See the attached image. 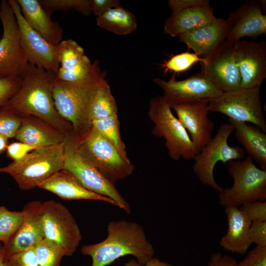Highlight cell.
Here are the masks:
<instances>
[{
  "mask_svg": "<svg viewBox=\"0 0 266 266\" xmlns=\"http://www.w3.org/2000/svg\"><path fill=\"white\" fill-rule=\"evenodd\" d=\"M39 214L44 238L61 246L66 256H71L81 241L82 235L69 210L60 202L48 200L42 202Z\"/></svg>",
  "mask_w": 266,
  "mask_h": 266,
  "instance_id": "obj_11",
  "label": "cell"
},
{
  "mask_svg": "<svg viewBox=\"0 0 266 266\" xmlns=\"http://www.w3.org/2000/svg\"><path fill=\"white\" fill-rule=\"evenodd\" d=\"M41 5L51 15L56 11L75 10L86 16L91 14L90 0H38Z\"/></svg>",
  "mask_w": 266,
  "mask_h": 266,
  "instance_id": "obj_33",
  "label": "cell"
},
{
  "mask_svg": "<svg viewBox=\"0 0 266 266\" xmlns=\"http://www.w3.org/2000/svg\"><path fill=\"white\" fill-rule=\"evenodd\" d=\"M227 19L232 27L226 40L233 45L242 37L257 38L266 33V15L262 12L260 1L244 2Z\"/></svg>",
  "mask_w": 266,
  "mask_h": 266,
  "instance_id": "obj_19",
  "label": "cell"
},
{
  "mask_svg": "<svg viewBox=\"0 0 266 266\" xmlns=\"http://www.w3.org/2000/svg\"><path fill=\"white\" fill-rule=\"evenodd\" d=\"M22 117L7 109L0 108V134L8 138L15 137Z\"/></svg>",
  "mask_w": 266,
  "mask_h": 266,
  "instance_id": "obj_35",
  "label": "cell"
},
{
  "mask_svg": "<svg viewBox=\"0 0 266 266\" xmlns=\"http://www.w3.org/2000/svg\"><path fill=\"white\" fill-rule=\"evenodd\" d=\"M66 134L41 120L31 116H23L15 138L37 148L60 143Z\"/></svg>",
  "mask_w": 266,
  "mask_h": 266,
  "instance_id": "obj_26",
  "label": "cell"
},
{
  "mask_svg": "<svg viewBox=\"0 0 266 266\" xmlns=\"http://www.w3.org/2000/svg\"><path fill=\"white\" fill-rule=\"evenodd\" d=\"M208 105L209 111L222 113L233 120L254 125L266 133V120L259 87L223 92L220 96L208 100Z\"/></svg>",
  "mask_w": 266,
  "mask_h": 266,
  "instance_id": "obj_10",
  "label": "cell"
},
{
  "mask_svg": "<svg viewBox=\"0 0 266 266\" xmlns=\"http://www.w3.org/2000/svg\"><path fill=\"white\" fill-rule=\"evenodd\" d=\"M38 187L66 200H93L117 206L112 199L86 189L69 171L63 169L40 184Z\"/></svg>",
  "mask_w": 266,
  "mask_h": 266,
  "instance_id": "obj_22",
  "label": "cell"
},
{
  "mask_svg": "<svg viewBox=\"0 0 266 266\" xmlns=\"http://www.w3.org/2000/svg\"><path fill=\"white\" fill-rule=\"evenodd\" d=\"M0 20L3 29L0 39V79L21 76L29 63L21 43L17 21L8 0L0 2Z\"/></svg>",
  "mask_w": 266,
  "mask_h": 266,
  "instance_id": "obj_12",
  "label": "cell"
},
{
  "mask_svg": "<svg viewBox=\"0 0 266 266\" xmlns=\"http://www.w3.org/2000/svg\"><path fill=\"white\" fill-rule=\"evenodd\" d=\"M124 266H173L172 264L162 261L157 258L153 257L145 265H141L137 261L132 259L124 264Z\"/></svg>",
  "mask_w": 266,
  "mask_h": 266,
  "instance_id": "obj_45",
  "label": "cell"
},
{
  "mask_svg": "<svg viewBox=\"0 0 266 266\" xmlns=\"http://www.w3.org/2000/svg\"><path fill=\"white\" fill-rule=\"evenodd\" d=\"M21 83V76L0 79V108L17 92Z\"/></svg>",
  "mask_w": 266,
  "mask_h": 266,
  "instance_id": "obj_38",
  "label": "cell"
},
{
  "mask_svg": "<svg viewBox=\"0 0 266 266\" xmlns=\"http://www.w3.org/2000/svg\"><path fill=\"white\" fill-rule=\"evenodd\" d=\"M19 27L22 46L29 64L56 74L59 67L58 45L46 41L27 23L16 0H8Z\"/></svg>",
  "mask_w": 266,
  "mask_h": 266,
  "instance_id": "obj_13",
  "label": "cell"
},
{
  "mask_svg": "<svg viewBox=\"0 0 266 266\" xmlns=\"http://www.w3.org/2000/svg\"><path fill=\"white\" fill-rule=\"evenodd\" d=\"M225 213L228 230L221 238L219 244L223 249L232 253L244 254L252 244L249 237L252 222L239 207L227 206Z\"/></svg>",
  "mask_w": 266,
  "mask_h": 266,
  "instance_id": "obj_24",
  "label": "cell"
},
{
  "mask_svg": "<svg viewBox=\"0 0 266 266\" xmlns=\"http://www.w3.org/2000/svg\"><path fill=\"white\" fill-rule=\"evenodd\" d=\"M3 262L2 244L0 242V266H4Z\"/></svg>",
  "mask_w": 266,
  "mask_h": 266,
  "instance_id": "obj_47",
  "label": "cell"
},
{
  "mask_svg": "<svg viewBox=\"0 0 266 266\" xmlns=\"http://www.w3.org/2000/svg\"><path fill=\"white\" fill-rule=\"evenodd\" d=\"M235 131V137L253 161L266 170V133L247 123L229 119Z\"/></svg>",
  "mask_w": 266,
  "mask_h": 266,
  "instance_id": "obj_27",
  "label": "cell"
},
{
  "mask_svg": "<svg viewBox=\"0 0 266 266\" xmlns=\"http://www.w3.org/2000/svg\"><path fill=\"white\" fill-rule=\"evenodd\" d=\"M93 69L84 80L76 82L55 79L53 97L55 107L62 118L69 122L76 138L84 135L92 128L90 118L91 105L100 82L106 73L96 61Z\"/></svg>",
  "mask_w": 266,
  "mask_h": 266,
  "instance_id": "obj_3",
  "label": "cell"
},
{
  "mask_svg": "<svg viewBox=\"0 0 266 266\" xmlns=\"http://www.w3.org/2000/svg\"><path fill=\"white\" fill-rule=\"evenodd\" d=\"M76 149L83 159L94 166L106 179L115 184L130 176L134 167L97 129L75 137Z\"/></svg>",
  "mask_w": 266,
  "mask_h": 266,
  "instance_id": "obj_5",
  "label": "cell"
},
{
  "mask_svg": "<svg viewBox=\"0 0 266 266\" xmlns=\"http://www.w3.org/2000/svg\"><path fill=\"white\" fill-rule=\"evenodd\" d=\"M64 140L34 149L24 157L0 167V172L11 175L23 190H30L64 169Z\"/></svg>",
  "mask_w": 266,
  "mask_h": 266,
  "instance_id": "obj_4",
  "label": "cell"
},
{
  "mask_svg": "<svg viewBox=\"0 0 266 266\" xmlns=\"http://www.w3.org/2000/svg\"><path fill=\"white\" fill-rule=\"evenodd\" d=\"M153 80L163 89V96L170 107L209 100L223 93L201 72L182 80H176L174 76L167 81L160 78Z\"/></svg>",
  "mask_w": 266,
  "mask_h": 266,
  "instance_id": "obj_14",
  "label": "cell"
},
{
  "mask_svg": "<svg viewBox=\"0 0 266 266\" xmlns=\"http://www.w3.org/2000/svg\"><path fill=\"white\" fill-rule=\"evenodd\" d=\"M89 6L92 12L98 16L110 8L121 5L118 0H90Z\"/></svg>",
  "mask_w": 266,
  "mask_h": 266,
  "instance_id": "obj_42",
  "label": "cell"
},
{
  "mask_svg": "<svg viewBox=\"0 0 266 266\" xmlns=\"http://www.w3.org/2000/svg\"><path fill=\"white\" fill-rule=\"evenodd\" d=\"M249 237L252 243L266 246V221L252 222L249 230Z\"/></svg>",
  "mask_w": 266,
  "mask_h": 266,
  "instance_id": "obj_40",
  "label": "cell"
},
{
  "mask_svg": "<svg viewBox=\"0 0 266 266\" xmlns=\"http://www.w3.org/2000/svg\"><path fill=\"white\" fill-rule=\"evenodd\" d=\"M231 27V23L227 19L216 17L205 26L178 37L180 41L192 49L194 53L205 58L226 40Z\"/></svg>",
  "mask_w": 266,
  "mask_h": 266,
  "instance_id": "obj_21",
  "label": "cell"
},
{
  "mask_svg": "<svg viewBox=\"0 0 266 266\" xmlns=\"http://www.w3.org/2000/svg\"><path fill=\"white\" fill-rule=\"evenodd\" d=\"M7 139V137L0 134V154L6 149Z\"/></svg>",
  "mask_w": 266,
  "mask_h": 266,
  "instance_id": "obj_46",
  "label": "cell"
},
{
  "mask_svg": "<svg viewBox=\"0 0 266 266\" xmlns=\"http://www.w3.org/2000/svg\"><path fill=\"white\" fill-rule=\"evenodd\" d=\"M4 266H40L34 247L16 253L3 262Z\"/></svg>",
  "mask_w": 266,
  "mask_h": 266,
  "instance_id": "obj_36",
  "label": "cell"
},
{
  "mask_svg": "<svg viewBox=\"0 0 266 266\" xmlns=\"http://www.w3.org/2000/svg\"><path fill=\"white\" fill-rule=\"evenodd\" d=\"M240 208L251 222L266 221V201L246 202Z\"/></svg>",
  "mask_w": 266,
  "mask_h": 266,
  "instance_id": "obj_37",
  "label": "cell"
},
{
  "mask_svg": "<svg viewBox=\"0 0 266 266\" xmlns=\"http://www.w3.org/2000/svg\"><path fill=\"white\" fill-rule=\"evenodd\" d=\"M96 23L99 27L119 35L130 34L137 26L134 14L121 6L110 8L97 16Z\"/></svg>",
  "mask_w": 266,
  "mask_h": 266,
  "instance_id": "obj_28",
  "label": "cell"
},
{
  "mask_svg": "<svg viewBox=\"0 0 266 266\" xmlns=\"http://www.w3.org/2000/svg\"><path fill=\"white\" fill-rule=\"evenodd\" d=\"M107 232L103 240L81 248L82 255L91 257V266H107L127 255L134 256L139 264L144 265L154 257V247L138 223L124 220L111 221Z\"/></svg>",
  "mask_w": 266,
  "mask_h": 266,
  "instance_id": "obj_2",
  "label": "cell"
},
{
  "mask_svg": "<svg viewBox=\"0 0 266 266\" xmlns=\"http://www.w3.org/2000/svg\"><path fill=\"white\" fill-rule=\"evenodd\" d=\"M233 50L240 88H260L266 77V41H239L233 45Z\"/></svg>",
  "mask_w": 266,
  "mask_h": 266,
  "instance_id": "obj_16",
  "label": "cell"
},
{
  "mask_svg": "<svg viewBox=\"0 0 266 266\" xmlns=\"http://www.w3.org/2000/svg\"><path fill=\"white\" fill-rule=\"evenodd\" d=\"M58 48L60 67L56 78L70 82L85 79L92 72L94 63L85 54L83 48L72 39L62 40Z\"/></svg>",
  "mask_w": 266,
  "mask_h": 266,
  "instance_id": "obj_20",
  "label": "cell"
},
{
  "mask_svg": "<svg viewBox=\"0 0 266 266\" xmlns=\"http://www.w3.org/2000/svg\"><path fill=\"white\" fill-rule=\"evenodd\" d=\"M21 77L19 89L0 108L37 118L66 135L73 133L71 124L55 106L52 90L56 74L29 63Z\"/></svg>",
  "mask_w": 266,
  "mask_h": 266,
  "instance_id": "obj_1",
  "label": "cell"
},
{
  "mask_svg": "<svg viewBox=\"0 0 266 266\" xmlns=\"http://www.w3.org/2000/svg\"><path fill=\"white\" fill-rule=\"evenodd\" d=\"M204 58L201 73L218 89L227 92L241 88L233 44L225 40Z\"/></svg>",
  "mask_w": 266,
  "mask_h": 266,
  "instance_id": "obj_15",
  "label": "cell"
},
{
  "mask_svg": "<svg viewBox=\"0 0 266 266\" xmlns=\"http://www.w3.org/2000/svg\"><path fill=\"white\" fill-rule=\"evenodd\" d=\"M234 131L233 126L223 123L217 133L195 156L193 170L200 181L220 192L223 188L216 182L214 169L218 162L226 164L232 160H241L245 157V150L239 146H231L228 139Z\"/></svg>",
  "mask_w": 266,
  "mask_h": 266,
  "instance_id": "obj_8",
  "label": "cell"
},
{
  "mask_svg": "<svg viewBox=\"0 0 266 266\" xmlns=\"http://www.w3.org/2000/svg\"><path fill=\"white\" fill-rule=\"evenodd\" d=\"M208 100L171 107L200 152L212 137L215 124L208 118Z\"/></svg>",
  "mask_w": 266,
  "mask_h": 266,
  "instance_id": "obj_17",
  "label": "cell"
},
{
  "mask_svg": "<svg viewBox=\"0 0 266 266\" xmlns=\"http://www.w3.org/2000/svg\"><path fill=\"white\" fill-rule=\"evenodd\" d=\"M227 164L233 184L219 192L220 205L239 207L248 202L266 201V170L257 167L249 156Z\"/></svg>",
  "mask_w": 266,
  "mask_h": 266,
  "instance_id": "obj_7",
  "label": "cell"
},
{
  "mask_svg": "<svg viewBox=\"0 0 266 266\" xmlns=\"http://www.w3.org/2000/svg\"><path fill=\"white\" fill-rule=\"evenodd\" d=\"M237 266H266V246L256 245Z\"/></svg>",
  "mask_w": 266,
  "mask_h": 266,
  "instance_id": "obj_39",
  "label": "cell"
},
{
  "mask_svg": "<svg viewBox=\"0 0 266 266\" xmlns=\"http://www.w3.org/2000/svg\"><path fill=\"white\" fill-rule=\"evenodd\" d=\"M92 124V127L106 138L124 158L129 159L126 146L121 139L117 114L103 119L93 120Z\"/></svg>",
  "mask_w": 266,
  "mask_h": 266,
  "instance_id": "obj_30",
  "label": "cell"
},
{
  "mask_svg": "<svg viewBox=\"0 0 266 266\" xmlns=\"http://www.w3.org/2000/svg\"><path fill=\"white\" fill-rule=\"evenodd\" d=\"M215 18L210 4L173 11L165 22L164 32L178 36L205 26Z\"/></svg>",
  "mask_w": 266,
  "mask_h": 266,
  "instance_id": "obj_25",
  "label": "cell"
},
{
  "mask_svg": "<svg viewBox=\"0 0 266 266\" xmlns=\"http://www.w3.org/2000/svg\"><path fill=\"white\" fill-rule=\"evenodd\" d=\"M118 107L116 100L111 94L109 85L106 79L98 86L90 110L91 122L103 119L117 114Z\"/></svg>",
  "mask_w": 266,
  "mask_h": 266,
  "instance_id": "obj_29",
  "label": "cell"
},
{
  "mask_svg": "<svg viewBox=\"0 0 266 266\" xmlns=\"http://www.w3.org/2000/svg\"><path fill=\"white\" fill-rule=\"evenodd\" d=\"M237 263L232 257L217 252L211 256L207 266H237Z\"/></svg>",
  "mask_w": 266,
  "mask_h": 266,
  "instance_id": "obj_44",
  "label": "cell"
},
{
  "mask_svg": "<svg viewBox=\"0 0 266 266\" xmlns=\"http://www.w3.org/2000/svg\"><path fill=\"white\" fill-rule=\"evenodd\" d=\"M148 115L154 125L152 134L165 139L168 155L172 160L178 161L181 157L194 159L199 152L163 96H156L150 100Z\"/></svg>",
  "mask_w": 266,
  "mask_h": 266,
  "instance_id": "obj_6",
  "label": "cell"
},
{
  "mask_svg": "<svg viewBox=\"0 0 266 266\" xmlns=\"http://www.w3.org/2000/svg\"><path fill=\"white\" fill-rule=\"evenodd\" d=\"M204 61V58H201L195 53L185 52L173 56L165 61L161 67L164 68L166 73L168 70L180 72L189 69L196 63H202Z\"/></svg>",
  "mask_w": 266,
  "mask_h": 266,
  "instance_id": "obj_34",
  "label": "cell"
},
{
  "mask_svg": "<svg viewBox=\"0 0 266 266\" xmlns=\"http://www.w3.org/2000/svg\"><path fill=\"white\" fill-rule=\"evenodd\" d=\"M168 5L172 12L192 7L210 4L209 0H169Z\"/></svg>",
  "mask_w": 266,
  "mask_h": 266,
  "instance_id": "obj_43",
  "label": "cell"
},
{
  "mask_svg": "<svg viewBox=\"0 0 266 266\" xmlns=\"http://www.w3.org/2000/svg\"><path fill=\"white\" fill-rule=\"evenodd\" d=\"M24 217L23 210L12 211L0 206V242L4 243L18 231Z\"/></svg>",
  "mask_w": 266,
  "mask_h": 266,
  "instance_id": "obj_32",
  "label": "cell"
},
{
  "mask_svg": "<svg viewBox=\"0 0 266 266\" xmlns=\"http://www.w3.org/2000/svg\"><path fill=\"white\" fill-rule=\"evenodd\" d=\"M42 202L33 200L24 205V221L18 231L2 244L3 258L4 262L11 256L34 247L44 238L39 214Z\"/></svg>",
  "mask_w": 266,
  "mask_h": 266,
  "instance_id": "obj_18",
  "label": "cell"
},
{
  "mask_svg": "<svg viewBox=\"0 0 266 266\" xmlns=\"http://www.w3.org/2000/svg\"><path fill=\"white\" fill-rule=\"evenodd\" d=\"M64 169L71 173L87 190L113 200L117 206L128 214L131 213L129 203L116 188L94 166L78 154L73 133L64 139Z\"/></svg>",
  "mask_w": 266,
  "mask_h": 266,
  "instance_id": "obj_9",
  "label": "cell"
},
{
  "mask_svg": "<svg viewBox=\"0 0 266 266\" xmlns=\"http://www.w3.org/2000/svg\"><path fill=\"white\" fill-rule=\"evenodd\" d=\"M40 266H60L65 252L57 243L44 238L34 247Z\"/></svg>",
  "mask_w": 266,
  "mask_h": 266,
  "instance_id": "obj_31",
  "label": "cell"
},
{
  "mask_svg": "<svg viewBox=\"0 0 266 266\" xmlns=\"http://www.w3.org/2000/svg\"><path fill=\"white\" fill-rule=\"evenodd\" d=\"M22 16L30 27L51 44L57 46L63 40V30L38 0H16Z\"/></svg>",
  "mask_w": 266,
  "mask_h": 266,
  "instance_id": "obj_23",
  "label": "cell"
},
{
  "mask_svg": "<svg viewBox=\"0 0 266 266\" xmlns=\"http://www.w3.org/2000/svg\"><path fill=\"white\" fill-rule=\"evenodd\" d=\"M37 149L34 146L28 144L17 142L12 143L7 146V154L13 161L21 159L32 151Z\"/></svg>",
  "mask_w": 266,
  "mask_h": 266,
  "instance_id": "obj_41",
  "label": "cell"
}]
</instances>
